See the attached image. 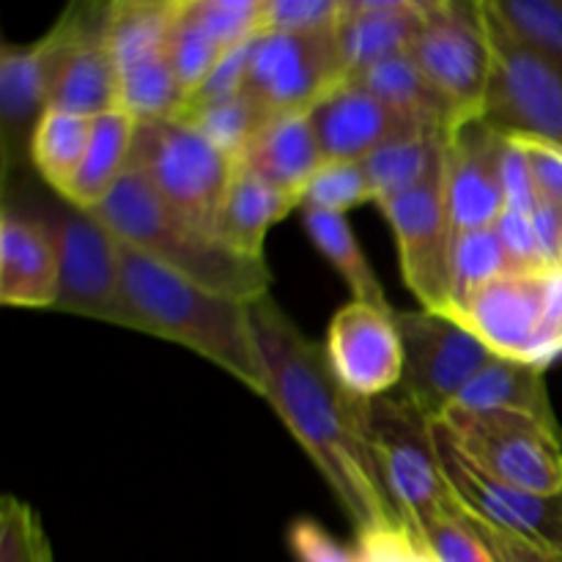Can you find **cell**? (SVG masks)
<instances>
[{
  "label": "cell",
  "mask_w": 562,
  "mask_h": 562,
  "mask_svg": "<svg viewBox=\"0 0 562 562\" xmlns=\"http://www.w3.org/2000/svg\"><path fill=\"white\" fill-rule=\"evenodd\" d=\"M368 201H373V187L366 168L362 162H344V159H324L302 192V209H322L335 214H346Z\"/></svg>",
  "instance_id": "34"
},
{
  "label": "cell",
  "mask_w": 562,
  "mask_h": 562,
  "mask_svg": "<svg viewBox=\"0 0 562 562\" xmlns=\"http://www.w3.org/2000/svg\"><path fill=\"white\" fill-rule=\"evenodd\" d=\"M176 20L231 53L263 31V0H179Z\"/></svg>",
  "instance_id": "33"
},
{
  "label": "cell",
  "mask_w": 562,
  "mask_h": 562,
  "mask_svg": "<svg viewBox=\"0 0 562 562\" xmlns=\"http://www.w3.org/2000/svg\"><path fill=\"white\" fill-rule=\"evenodd\" d=\"M176 119L195 126V130L203 132L220 151L228 154L231 159L239 162L241 154L250 148V143L256 140L258 132L267 126L272 113H269L258 99H252L250 93L239 91L228 99H220V102L181 110Z\"/></svg>",
  "instance_id": "31"
},
{
  "label": "cell",
  "mask_w": 562,
  "mask_h": 562,
  "mask_svg": "<svg viewBox=\"0 0 562 562\" xmlns=\"http://www.w3.org/2000/svg\"><path fill=\"white\" fill-rule=\"evenodd\" d=\"M464 516H467V521L472 525V530L481 536V541L486 543L488 552L494 554V560L497 562H562L560 552H552V549H543V547H538V543L525 541V538L510 536V532H505V530H497V527H492V525H486V521L470 516L467 510H464Z\"/></svg>",
  "instance_id": "43"
},
{
  "label": "cell",
  "mask_w": 562,
  "mask_h": 562,
  "mask_svg": "<svg viewBox=\"0 0 562 562\" xmlns=\"http://www.w3.org/2000/svg\"><path fill=\"white\" fill-rule=\"evenodd\" d=\"M461 459L492 481L562 494V428L519 412H448L437 420Z\"/></svg>",
  "instance_id": "6"
},
{
  "label": "cell",
  "mask_w": 562,
  "mask_h": 562,
  "mask_svg": "<svg viewBox=\"0 0 562 562\" xmlns=\"http://www.w3.org/2000/svg\"><path fill=\"white\" fill-rule=\"evenodd\" d=\"M395 324L404 340L401 393L434 423L442 420L494 351L448 313L395 311Z\"/></svg>",
  "instance_id": "10"
},
{
  "label": "cell",
  "mask_w": 562,
  "mask_h": 562,
  "mask_svg": "<svg viewBox=\"0 0 562 562\" xmlns=\"http://www.w3.org/2000/svg\"><path fill=\"white\" fill-rule=\"evenodd\" d=\"M47 49L42 38L31 44L5 42L0 49V130H3V170L11 179L31 162V143L42 115L49 110Z\"/></svg>",
  "instance_id": "20"
},
{
  "label": "cell",
  "mask_w": 562,
  "mask_h": 562,
  "mask_svg": "<svg viewBox=\"0 0 562 562\" xmlns=\"http://www.w3.org/2000/svg\"><path fill=\"white\" fill-rule=\"evenodd\" d=\"M510 269L508 250L499 239L497 228H477L456 234L453 239V307L450 316H459L475 291L492 280L503 278Z\"/></svg>",
  "instance_id": "32"
},
{
  "label": "cell",
  "mask_w": 562,
  "mask_h": 562,
  "mask_svg": "<svg viewBox=\"0 0 562 562\" xmlns=\"http://www.w3.org/2000/svg\"><path fill=\"white\" fill-rule=\"evenodd\" d=\"M445 475L461 508L497 530L519 536L562 554V494H538L510 483L492 481L461 459L442 428L437 426Z\"/></svg>",
  "instance_id": "16"
},
{
  "label": "cell",
  "mask_w": 562,
  "mask_h": 562,
  "mask_svg": "<svg viewBox=\"0 0 562 562\" xmlns=\"http://www.w3.org/2000/svg\"><path fill=\"white\" fill-rule=\"evenodd\" d=\"M525 44L562 64V0H486Z\"/></svg>",
  "instance_id": "35"
},
{
  "label": "cell",
  "mask_w": 562,
  "mask_h": 562,
  "mask_svg": "<svg viewBox=\"0 0 562 562\" xmlns=\"http://www.w3.org/2000/svg\"><path fill=\"white\" fill-rule=\"evenodd\" d=\"M305 115L324 159L344 162H362L390 140L420 126L349 77L324 93Z\"/></svg>",
  "instance_id": "18"
},
{
  "label": "cell",
  "mask_w": 562,
  "mask_h": 562,
  "mask_svg": "<svg viewBox=\"0 0 562 562\" xmlns=\"http://www.w3.org/2000/svg\"><path fill=\"white\" fill-rule=\"evenodd\" d=\"M456 318L497 357L547 368L562 355V263L505 272L475 291Z\"/></svg>",
  "instance_id": "5"
},
{
  "label": "cell",
  "mask_w": 562,
  "mask_h": 562,
  "mask_svg": "<svg viewBox=\"0 0 562 562\" xmlns=\"http://www.w3.org/2000/svg\"><path fill=\"white\" fill-rule=\"evenodd\" d=\"M91 115L69 113V110L49 108L38 121L31 143V165L58 195L80 168L91 143Z\"/></svg>",
  "instance_id": "30"
},
{
  "label": "cell",
  "mask_w": 562,
  "mask_h": 562,
  "mask_svg": "<svg viewBox=\"0 0 562 562\" xmlns=\"http://www.w3.org/2000/svg\"><path fill=\"white\" fill-rule=\"evenodd\" d=\"M0 562H53L42 519L16 497L0 505Z\"/></svg>",
  "instance_id": "36"
},
{
  "label": "cell",
  "mask_w": 562,
  "mask_h": 562,
  "mask_svg": "<svg viewBox=\"0 0 562 562\" xmlns=\"http://www.w3.org/2000/svg\"><path fill=\"white\" fill-rule=\"evenodd\" d=\"M362 562H439L431 549L404 525L357 536Z\"/></svg>",
  "instance_id": "41"
},
{
  "label": "cell",
  "mask_w": 562,
  "mask_h": 562,
  "mask_svg": "<svg viewBox=\"0 0 562 562\" xmlns=\"http://www.w3.org/2000/svg\"><path fill=\"white\" fill-rule=\"evenodd\" d=\"M179 0H108V42L121 71L170 60Z\"/></svg>",
  "instance_id": "25"
},
{
  "label": "cell",
  "mask_w": 562,
  "mask_h": 562,
  "mask_svg": "<svg viewBox=\"0 0 562 562\" xmlns=\"http://www.w3.org/2000/svg\"><path fill=\"white\" fill-rule=\"evenodd\" d=\"M477 5L492 47L483 119L508 137L562 148V64L521 42L486 0Z\"/></svg>",
  "instance_id": "7"
},
{
  "label": "cell",
  "mask_w": 562,
  "mask_h": 562,
  "mask_svg": "<svg viewBox=\"0 0 562 562\" xmlns=\"http://www.w3.org/2000/svg\"><path fill=\"white\" fill-rule=\"evenodd\" d=\"M121 272L143 333L203 357L267 401V379L252 338L250 305L192 283L121 241Z\"/></svg>",
  "instance_id": "2"
},
{
  "label": "cell",
  "mask_w": 562,
  "mask_h": 562,
  "mask_svg": "<svg viewBox=\"0 0 562 562\" xmlns=\"http://www.w3.org/2000/svg\"><path fill=\"white\" fill-rule=\"evenodd\" d=\"M395 234L406 285L434 313L453 307V225L445 198V173L401 195L379 201Z\"/></svg>",
  "instance_id": "13"
},
{
  "label": "cell",
  "mask_w": 562,
  "mask_h": 562,
  "mask_svg": "<svg viewBox=\"0 0 562 562\" xmlns=\"http://www.w3.org/2000/svg\"><path fill=\"white\" fill-rule=\"evenodd\" d=\"M344 80L335 25L318 31H261L250 42L245 91L272 115L307 113Z\"/></svg>",
  "instance_id": "12"
},
{
  "label": "cell",
  "mask_w": 562,
  "mask_h": 562,
  "mask_svg": "<svg viewBox=\"0 0 562 562\" xmlns=\"http://www.w3.org/2000/svg\"><path fill=\"white\" fill-rule=\"evenodd\" d=\"M324 355L338 382L357 398L393 393L404 379V340L395 311L351 300L329 322Z\"/></svg>",
  "instance_id": "15"
},
{
  "label": "cell",
  "mask_w": 562,
  "mask_h": 562,
  "mask_svg": "<svg viewBox=\"0 0 562 562\" xmlns=\"http://www.w3.org/2000/svg\"><path fill=\"white\" fill-rule=\"evenodd\" d=\"M49 225L60 250V285L53 311L143 333V322L126 300L119 236L97 214L71 203Z\"/></svg>",
  "instance_id": "9"
},
{
  "label": "cell",
  "mask_w": 562,
  "mask_h": 562,
  "mask_svg": "<svg viewBox=\"0 0 562 562\" xmlns=\"http://www.w3.org/2000/svg\"><path fill=\"white\" fill-rule=\"evenodd\" d=\"M60 285V250L49 220L5 209L0 220V302L53 311Z\"/></svg>",
  "instance_id": "19"
},
{
  "label": "cell",
  "mask_w": 562,
  "mask_h": 562,
  "mask_svg": "<svg viewBox=\"0 0 562 562\" xmlns=\"http://www.w3.org/2000/svg\"><path fill=\"white\" fill-rule=\"evenodd\" d=\"M362 437L395 516L409 532H420L459 505L437 442V423L404 393L357 398Z\"/></svg>",
  "instance_id": "4"
},
{
  "label": "cell",
  "mask_w": 562,
  "mask_h": 562,
  "mask_svg": "<svg viewBox=\"0 0 562 562\" xmlns=\"http://www.w3.org/2000/svg\"><path fill=\"white\" fill-rule=\"evenodd\" d=\"M426 16L401 9L346 11L335 25L346 77H355L382 60L412 53Z\"/></svg>",
  "instance_id": "26"
},
{
  "label": "cell",
  "mask_w": 562,
  "mask_h": 562,
  "mask_svg": "<svg viewBox=\"0 0 562 562\" xmlns=\"http://www.w3.org/2000/svg\"><path fill=\"white\" fill-rule=\"evenodd\" d=\"M351 0H263V31H318L338 25Z\"/></svg>",
  "instance_id": "38"
},
{
  "label": "cell",
  "mask_w": 562,
  "mask_h": 562,
  "mask_svg": "<svg viewBox=\"0 0 562 562\" xmlns=\"http://www.w3.org/2000/svg\"><path fill=\"white\" fill-rule=\"evenodd\" d=\"M252 338L267 379V401L322 472L357 536L401 525L362 437L357 395L272 296L250 305Z\"/></svg>",
  "instance_id": "1"
},
{
  "label": "cell",
  "mask_w": 562,
  "mask_h": 562,
  "mask_svg": "<svg viewBox=\"0 0 562 562\" xmlns=\"http://www.w3.org/2000/svg\"><path fill=\"white\" fill-rule=\"evenodd\" d=\"M239 162L278 190L300 198L302 206V192H305L313 173L324 165V154L318 148L307 115L283 113L267 121V126L258 132V137L241 154Z\"/></svg>",
  "instance_id": "21"
},
{
  "label": "cell",
  "mask_w": 562,
  "mask_h": 562,
  "mask_svg": "<svg viewBox=\"0 0 562 562\" xmlns=\"http://www.w3.org/2000/svg\"><path fill=\"white\" fill-rule=\"evenodd\" d=\"M510 140L525 154L541 203L562 212V148L552 146V143L532 140V137H510Z\"/></svg>",
  "instance_id": "42"
},
{
  "label": "cell",
  "mask_w": 562,
  "mask_h": 562,
  "mask_svg": "<svg viewBox=\"0 0 562 562\" xmlns=\"http://www.w3.org/2000/svg\"><path fill=\"white\" fill-rule=\"evenodd\" d=\"M349 80L360 82L362 88L376 93L382 102H387L390 108H395L420 126L453 130V126L461 124L453 104L428 80V75L420 69V64H417L412 53L382 60V64L360 71V75L349 77Z\"/></svg>",
  "instance_id": "28"
},
{
  "label": "cell",
  "mask_w": 562,
  "mask_h": 562,
  "mask_svg": "<svg viewBox=\"0 0 562 562\" xmlns=\"http://www.w3.org/2000/svg\"><path fill=\"white\" fill-rule=\"evenodd\" d=\"M302 228L307 231L316 250L344 278V283L349 285L355 300L368 302V305L379 307V311H393L376 272L368 263L366 252H362L360 241H357L355 231H351L349 220H346V214L322 212V209H302Z\"/></svg>",
  "instance_id": "29"
},
{
  "label": "cell",
  "mask_w": 562,
  "mask_h": 562,
  "mask_svg": "<svg viewBox=\"0 0 562 562\" xmlns=\"http://www.w3.org/2000/svg\"><path fill=\"white\" fill-rule=\"evenodd\" d=\"M536 212H516V209H505L503 217L497 220V234L503 239L505 250H508L510 269L514 272H538V269H549L547 256L538 241Z\"/></svg>",
  "instance_id": "40"
},
{
  "label": "cell",
  "mask_w": 562,
  "mask_h": 562,
  "mask_svg": "<svg viewBox=\"0 0 562 562\" xmlns=\"http://www.w3.org/2000/svg\"><path fill=\"white\" fill-rule=\"evenodd\" d=\"M508 137L486 119L461 121L450 130L445 159V198L453 234L492 228L508 209L503 159Z\"/></svg>",
  "instance_id": "17"
},
{
  "label": "cell",
  "mask_w": 562,
  "mask_h": 562,
  "mask_svg": "<svg viewBox=\"0 0 562 562\" xmlns=\"http://www.w3.org/2000/svg\"><path fill=\"white\" fill-rule=\"evenodd\" d=\"M137 126L140 121L121 108L97 115L86 157L60 198L77 209H97L132 165Z\"/></svg>",
  "instance_id": "24"
},
{
  "label": "cell",
  "mask_w": 562,
  "mask_h": 562,
  "mask_svg": "<svg viewBox=\"0 0 562 562\" xmlns=\"http://www.w3.org/2000/svg\"><path fill=\"white\" fill-rule=\"evenodd\" d=\"M296 206H300V198L278 190L258 173H252L250 168L236 162L234 179H231L223 209H220L217 234L234 250L263 258V239L272 225L289 217Z\"/></svg>",
  "instance_id": "22"
},
{
  "label": "cell",
  "mask_w": 562,
  "mask_h": 562,
  "mask_svg": "<svg viewBox=\"0 0 562 562\" xmlns=\"http://www.w3.org/2000/svg\"><path fill=\"white\" fill-rule=\"evenodd\" d=\"M42 44L53 71L49 108L91 119L119 108V66L108 42V0H66Z\"/></svg>",
  "instance_id": "11"
},
{
  "label": "cell",
  "mask_w": 562,
  "mask_h": 562,
  "mask_svg": "<svg viewBox=\"0 0 562 562\" xmlns=\"http://www.w3.org/2000/svg\"><path fill=\"white\" fill-rule=\"evenodd\" d=\"M132 165L151 181L168 206L217 234L236 159L220 151L203 132L181 119L146 121L137 126Z\"/></svg>",
  "instance_id": "8"
},
{
  "label": "cell",
  "mask_w": 562,
  "mask_h": 562,
  "mask_svg": "<svg viewBox=\"0 0 562 562\" xmlns=\"http://www.w3.org/2000/svg\"><path fill=\"white\" fill-rule=\"evenodd\" d=\"M285 543L294 562H362L360 549L340 543L327 527L307 516L291 521Z\"/></svg>",
  "instance_id": "39"
},
{
  "label": "cell",
  "mask_w": 562,
  "mask_h": 562,
  "mask_svg": "<svg viewBox=\"0 0 562 562\" xmlns=\"http://www.w3.org/2000/svg\"><path fill=\"white\" fill-rule=\"evenodd\" d=\"M450 0H351L349 11L360 9H401V11H415L420 16L437 14L439 9H445Z\"/></svg>",
  "instance_id": "45"
},
{
  "label": "cell",
  "mask_w": 562,
  "mask_h": 562,
  "mask_svg": "<svg viewBox=\"0 0 562 562\" xmlns=\"http://www.w3.org/2000/svg\"><path fill=\"white\" fill-rule=\"evenodd\" d=\"M448 137L450 130L417 126L362 159V168L373 187V201L379 203L384 198L401 195L442 176L445 159H448Z\"/></svg>",
  "instance_id": "27"
},
{
  "label": "cell",
  "mask_w": 562,
  "mask_h": 562,
  "mask_svg": "<svg viewBox=\"0 0 562 562\" xmlns=\"http://www.w3.org/2000/svg\"><path fill=\"white\" fill-rule=\"evenodd\" d=\"M420 541L431 549L439 562H497L486 543L481 541V536L472 530L461 505L434 519L420 532Z\"/></svg>",
  "instance_id": "37"
},
{
  "label": "cell",
  "mask_w": 562,
  "mask_h": 562,
  "mask_svg": "<svg viewBox=\"0 0 562 562\" xmlns=\"http://www.w3.org/2000/svg\"><path fill=\"white\" fill-rule=\"evenodd\" d=\"M412 55L453 104L459 121L483 119L492 47L477 0H450L437 14L426 16Z\"/></svg>",
  "instance_id": "14"
},
{
  "label": "cell",
  "mask_w": 562,
  "mask_h": 562,
  "mask_svg": "<svg viewBox=\"0 0 562 562\" xmlns=\"http://www.w3.org/2000/svg\"><path fill=\"white\" fill-rule=\"evenodd\" d=\"M503 184H505V201L508 209L516 212H536L541 206V198H538L536 184H532L530 168H527V159L521 154V148L516 146L508 137V146H505V159H503Z\"/></svg>",
  "instance_id": "44"
},
{
  "label": "cell",
  "mask_w": 562,
  "mask_h": 562,
  "mask_svg": "<svg viewBox=\"0 0 562 562\" xmlns=\"http://www.w3.org/2000/svg\"><path fill=\"white\" fill-rule=\"evenodd\" d=\"M450 412H519L538 420L558 423L549 398L547 368L497 355L467 384Z\"/></svg>",
  "instance_id": "23"
},
{
  "label": "cell",
  "mask_w": 562,
  "mask_h": 562,
  "mask_svg": "<svg viewBox=\"0 0 562 562\" xmlns=\"http://www.w3.org/2000/svg\"><path fill=\"white\" fill-rule=\"evenodd\" d=\"M91 212L119 241L203 289L247 305L269 296L272 272L263 258L234 250L223 236L168 206L135 165L126 168L119 184Z\"/></svg>",
  "instance_id": "3"
}]
</instances>
